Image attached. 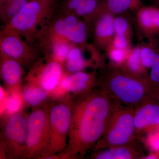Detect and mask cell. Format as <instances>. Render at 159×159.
I'll use <instances>...</instances> for the list:
<instances>
[{"label": "cell", "instance_id": "cell-12", "mask_svg": "<svg viewBox=\"0 0 159 159\" xmlns=\"http://www.w3.org/2000/svg\"><path fill=\"white\" fill-rule=\"evenodd\" d=\"M141 58L146 70H150L147 79L155 95L159 90V46L155 40L141 46Z\"/></svg>", "mask_w": 159, "mask_h": 159}, {"label": "cell", "instance_id": "cell-19", "mask_svg": "<svg viewBox=\"0 0 159 159\" xmlns=\"http://www.w3.org/2000/svg\"><path fill=\"white\" fill-rule=\"evenodd\" d=\"M141 5V0H102V6L105 11L115 15L128 10H137Z\"/></svg>", "mask_w": 159, "mask_h": 159}, {"label": "cell", "instance_id": "cell-10", "mask_svg": "<svg viewBox=\"0 0 159 159\" xmlns=\"http://www.w3.org/2000/svg\"><path fill=\"white\" fill-rule=\"evenodd\" d=\"M16 33L6 29L2 33L0 42L1 54L16 60L22 66H28L34 61V54Z\"/></svg>", "mask_w": 159, "mask_h": 159}, {"label": "cell", "instance_id": "cell-27", "mask_svg": "<svg viewBox=\"0 0 159 159\" xmlns=\"http://www.w3.org/2000/svg\"><path fill=\"white\" fill-rule=\"evenodd\" d=\"M114 27L115 34H122L132 39V30L129 20L124 16H115Z\"/></svg>", "mask_w": 159, "mask_h": 159}, {"label": "cell", "instance_id": "cell-5", "mask_svg": "<svg viewBox=\"0 0 159 159\" xmlns=\"http://www.w3.org/2000/svg\"><path fill=\"white\" fill-rule=\"evenodd\" d=\"M28 116L23 109L4 119L1 159H27Z\"/></svg>", "mask_w": 159, "mask_h": 159}, {"label": "cell", "instance_id": "cell-25", "mask_svg": "<svg viewBox=\"0 0 159 159\" xmlns=\"http://www.w3.org/2000/svg\"><path fill=\"white\" fill-rule=\"evenodd\" d=\"M29 0H12L8 5L2 8V17L9 22L16 15Z\"/></svg>", "mask_w": 159, "mask_h": 159}, {"label": "cell", "instance_id": "cell-14", "mask_svg": "<svg viewBox=\"0 0 159 159\" xmlns=\"http://www.w3.org/2000/svg\"><path fill=\"white\" fill-rule=\"evenodd\" d=\"M136 21L142 34L151 40L159 35V6L141 7L137 10Z\"/></svg>", "mask_w": 159, "mask_h": 159}, {"label": "cell", "instance_id": "cell-24", "mask_svg": "<svg viewBox=\"0 0 159 159\" xmlns=\"http://www.w3.org/2000/svg\"><path fill=\"white\" fill-rule=\"evenodd\" d=\"M87 36V26L84 22L80 20L77 26L67 32L65 39L77 44H83Z\"/></svg>", "mask_w": 159, "mask_h": 159}, {"label": "cell", "instance_id": "cell-29", "mask_svg": "<svg viewBox=\"0 0 159 159\" xmlns=\"http://www.w3.org/2000/svg\"><path fill=\"white\" fill-rule=\"evenodd\" d=\"M146 143L152 152H159V129L148 133Z\"/></svg>", "mask_w": 159, "mask_h": 159}, {"label": "cell", "instance_id": "cell-30", "mask_svg": "<svg viewBox=\"0 0 159 159\" xmlns=\"http://www.w3.org/2000/svg\"><path fill=\"white\" fill-rule=\"evenodd\" d=\"M54 31L57 37L65 39L67 29L63 19L57 20L55 22L54 26Z\"/></svg>", "mask_w": 159, "mask_h": 159}, {"label": "cell", "instance_id": "cell-11", "mask_svg": "<svg viewBox=\"0 0 159 159\" xmlns=\"http://www.w3.org/2000/svg\"><path fill=\"white\" fill-rule=\"evenodd\" d=\"M134 123L138 134L159 129V104L155 98L147 100L134 110Z\"/></svg>", "mask_w": 159, "mask_h": 159}, {"label": "cell", "instance_id": "cell-34", "mask_svg": "<svg viewBox=\"0 0 159 159\" xmlns=\"http://www.w3.org/2000/svg\"><path fill=\"white\" fill-rule=\"evenodd\" d=\"M155 6H159V0H152Z\"/></svg>", "mask_w": 159, "mask_h": 159}, {"label": "cell", "instance_id": "cell-16", "mask_svg": "<svg viewBox=\"0 0 159 159\" xmlns=\"http://www.w3.org/2000/svg\"><path fill=\"white\" fill-rule=\"evenodd\" d=\"M136 145L120 146L102 148L92 155L95 159H133L140 158L142 153Z\"/></svg>", "mask_w": 159, "mask_h": 159}, {"label": "cell", "instance_id": "cell-9", "mask_svg": "<svg viewBox=\"0 0 159 159\" xmlns=\"http://www.w3.org/2000/svg\"><path fill=\"white\" fill-rule=\"evenodd\" d=\"M64 74L62 65L51 59L45 63H38L33 66L26 77V80L38 85L51 96Z\"/></svg>", "mask_w": 159, "mask_h": 159}, {"label": "cell", "instance_id": "cell-33", "mask_svg": "<svg viewBox=\"0 0 159 159\" xmlns=\"http://www.w3.org/2000/svg\"><path fill=\"white\" fill-rule=\"evenodd\" d=\"M154 97L159 104V90L155 94Z\"/></svg>", "mask_w": 159, "mask_h": 159}, {"label": "cell", "instance_id": "cell-20", "mask_svg": "<svg viewBox=\"0 0 159 159\" xmlns=\"http://www.w3.org/2000/svg\"><path fill=\"white\" fill-rule=\"evenodd\" d=\"M22 88L8 92L6 102L2 110L1 111V116L4 119L18 112L25 107L22 95Z\"/></svg>", "mask_w": 159, "mask_h": 159}, {"label": "cell", "instance_id": "cell-2", "mask_svg": "<svg viewBox=\"0 0 159 159\" xmlns=\"http://www.w3.org/2000/svg\"><path fill=\"white\" fill-rule=\"evenodd\" d=\"M99 85L120 104L134 108L154 98L147 78L131 75L111 65L103 70Z\"/></svg>", "mask_w": 159, "mask_h": 159}, {"label": "cell", "instance_id": "cell-8", "mask_svg": "<svg viewBox=\"0 0 159 159\" xmlns=\"http://www.w3.org/2000/svg\"><path fill=\"white\" fill-rule=\"evenodd\" d=\"M51 0H31L8 22V30L27 32L34 29L48 9Z\"/></svg>", "mask_w": 159, "mask_h": 159}, {"label": "cell", "instance_id": "cell-32", "mask_svg": "<svg viewBox=\"0 0 159 159\" xmlns=\"http://www.w3.org/2000/svg\"><path fill=\"white\" fill-rule=\"evenodd\" d=\"M12 0H1V6H2V8L7 6L9 4Z\"/></svg>", "mask_w": 159, "mask_h": 159}, {"label": "cell", "instance_id": "cell-22", "mask_svg": "<svg viewBox=\"0 0 159 159\" xmlns=\"http://www.w3.org/2000/svg\"><path fill=\"white\" fill-rule=\"evenodd\" d=\"M67 40L58 37L52 46L53 58L52 59L59 62L63 66L65 65L71 49Z\"/></svg>", "mask_w": 159, "mask_h": 159}, {"label": "cell", "instance_id": "cell-26", "mask_svg": "<svg viewBox=\"0 0 159 159\" xmlns=\"http://www.w3.org/2000/svg\"><path fill=\"white\" fill-rule=\"evenodd\" d=\"M129 50H122L111 45L106 50L111 65L121 67L125 62Z\"/></svg>", "mask_w": 159, "mask_h": 159}, {"label": "cell", "instance_id": "cell-17", "mask_svg": "<svg viewBox=\"0 0 159 159\" xmlns=\"http://www.w3.org/2000/svg\"><path fill=\"white\" fill-rule=\"evenodd\" d=\"M22 91L24 104L26 107H36L51 99L49 93L31 83L27 82Z\"/></svg>", "mask_w": 159, "mask_h": 159}, {"label": "cell", "instance_id": "cell-13", "mask_svg": "<svg viewBox=\"0 0 159 159\" xmlns=\"http://www.w3.org/2000/svg\"><path fill=\"white\" fill-rule=\"evenodd\" d=\"M94 29V39L99 48L106 51L112 44L115 35V15L102 9L96 17Z\"/></svg>", "mask_w": 159, "mask_h": 159}, {"label": "cell", "instance_id": "cell-3", "mask_svg": "<svg viewBox=\"0 0 159 159\" xmlns=\"http://www.w3.org/2000/svg\"><path fill=\"white\" fill-rule=\"evenodd\" d=\"M72 96L51 99L49 112L50 132L45 149L39 159L59 154L67 147L72 115Z\"/></svg>", "mask_w": 159, "mask_h": 159}, {"label": "cell", "instance_id": "cell-18", "mask_svg": "<svg viewBox=\"0 0 159 159\" xmlns=\"http://www.w3.org/2000/svg\"><path fill=\"white\" fill-rule=\"evenodd\" d=\"M121 68L131 75L147 78L146 70L142 63L141 46L131 48L125 62Z\"/></svg>", "mask_w": 159, "mask_h": 159}, {"label": "cell", "instance_id": "cell-7", "mask_svg": "<svg viewBox=\"0 0 159 159\" xmlns=\"http://www.w3.org/2000/svg\"><path fill=\"white\" fill-rule=\"evenodd\" d=\"M99 85L95 73L83 71L71 74H64L57 88L52 93V99H58L72 94V96L88 93Z\"/></svg>", "mask_w": 159, "mask_h": 159}, {"label": "cell", "instance_id": "cell-6", "mask_svg": "<svg viewBox=\"0 0 159 159\" xmlns=\"http://www.w3.org/2000/svg\"><path fill=\"white\" fill-rule=\"evenodd\" d=\"M50 102L32 107L28 116L27 126V159H39L45 149L50 132Z\"/></svg>", "mask_w": 159, "mask_h": 159}, {"label": "cell", "instance_id": "cell-21", "mask_svg": "<svg viewBox=\"0 0 159 159\" xmlns=\"http://www.w3.org/2000/svg\"><path fill=\"white\" fill-rule=\"evenodd\" d=\"M91 62L87 60L82 49L79 47H72L65 66L69 74L83 70L91 66Z\"/></svg>", "mask_w": 159, "mask_h": 159}, {"label": "cell", "instance_id": "cell-28", "mask_svg": "<svg viewBox=\"0 0 159 159\" xmlns=\"http://www.w3.org/2000/svg\"><path fill=\"white\" fill-rule=\"evenodd\" d=\"M131 39L127 36L120 34H115L111 45L117 48L129 50L131 48Z\"/></svg>", "mask_w": 159, "mask_h": 159}, {"label": "cell", "instance_id": "cell-15", "mask_svg": "<svg viewBox=\"0 0 159 159\" xmlns=\"http://www.w3.org/2000/svg\"><path fill=\"white\" fill-rule=\"evenodd\" d=\"M22 65L16 60L1 54V76L7 92L21 87L23 76Z\"/></svg>", "mask_w": 159, "mask_h": 159}, {"label": "cell", "instance_id": "cell-4", "mask_svg": "<svg viewBox=\"0 0 159 159\" xmlns=\"http://www.w3.org/2000/svg\"><path fill=\"white\" fill-rule=\"evenodd\" d=\"M135 108L119 105L111 117L105 133L94 150L120 146L136 145L138 133L134 123Z\"/></svg>", "mask_w": 159, "mask_h": 159}, {"label": "cell", "instance_id": "cell-23", "mask_svg": "<svg viewBox=\"0 0 159 159\" xmlns=\"http://www.w3.org/2000/svg\"><path fill=\"white\" fill-rule=\"evenodd\" d=\"M102 0H83L74 11L77 16L97 17L102 8Z\"/></svg>", "mask_w": 159, "mask_h": 159}, {"label": "cell", "instance_id": "cell-1", "mask_svg": "<svg viewBox=\"0 0 159 159\" xmlns=\"http://www.w3.org/2000/svg\"><path fill=\"white\" fill-rule=\"evenodd\" d=\"M72 96V115L67 147L61 159L83 158L105 133L115 111L121 105L99 86Z\"/></svg>", "mask_w": 159, "mask_h": 159}, {"label": "cell", "instance_id": "cell-31", "mask_svg": "<svg viewBox=\"0 0 159 159\" xmlns=\"http://www.w3.org/2000/svg\"><path fill=\"white\" fill-rule=\"evenodd\" d=\"M83 0H69L67 8L70 11H74L79 7Z\"/></svg>", "mask_w": 159, "mask_h": 159}]
</instances>
